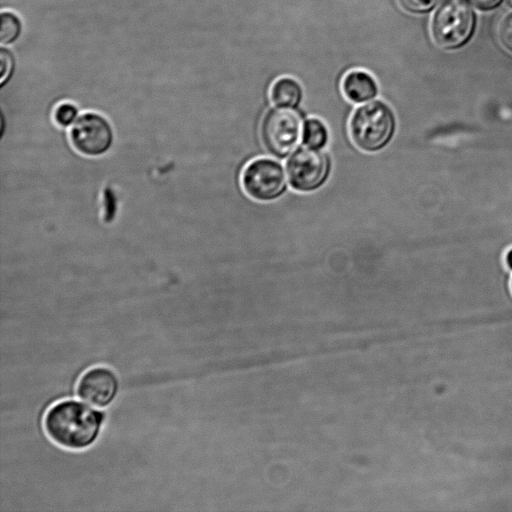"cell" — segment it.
Masks as SVG:
<instances>
[{
    "instance_id": "1",
    "label": "cell",
    "mask_w": 512,
    "mask_h": 512,
    "mask_svg": "<svg viewBox=\"0 0 512 512\" xmlns=\"http://www.w3.org/2000/svg\"><path fill=\"white\" fill-rule=\"evenodd\" d=\"M104 414L77 400H62L52 405L43 420L47 436L69 450L93 445L99 437Z\"/></svg>"
},
{
    "instance_id": "2",
    "label": "cell",
    "mask_w": 512,
    "mask_h": 512,
    "mask_svg": "<svg viewBox=\"0 0 512 512\" xmlns=\"http://www.w3.org/2000/svg\"><path fill=\"white\" fill-rule=\"evenodd\" d=\"M396 131L392 108L382 100L359 106L352 114L349 132L353 143L362 151L374 153L385 148Z\"/></svg>"
},
{
    "instance_id": "3",
    "label": "cell",
    "mask_w": 512,
    "mask_h": 512,
    "mask_svg": "<svg viewBox=\"0 0 512 512\" xmlns=\"http://www.w3.org/2000/svg\"><path fill=\"white\" fill-rule=\"evenodd\" d=\"M476 26L470 0H442L432 17L431 35L440 48L457 50L471 41Z\"/></svg>"
},
{
    "instance_id": "4",
    "label": "cell",
    "mask_w": 512,
    "mask_h": 512,
    "mask_svg": "<svg viewBox=\"0 0 512 512\" xmlns=\"http://www.w3.org/2000/svg\"><path fill=\"white\" fill-rule=\"evenodd\" d=\"M303 126L302 113L297 109L281 106L269 109L261 123L264 147L275 157H287L302 140Z\"/></svg>"
},
{
    "instance_id": "5",
    "label": "cell",
    "mask_w": 512,
    "mask_h": 512,
    "mask_svg": "<svg viewBox=\"0 0 512 512\" xmlns=\"http://www.w3.org/2000/svg\"><path fill=\"white\" fill-rule=\"evenodd\" d=\"M290 186L299 192H312L322 187L331 171V160L321 149L309 146L296 149L286 162Z\"/></svg>"
},
{
    "instance_id": "6",
    "label": "cell",
    "mask_w": 512,
    "mask_h": 512,
    "mask_svg": "<svg viewBox=\"0 0 512 512\" xmlns=\"http://www.w3.org/2000/svg\"><path fill=\"white\" fill-rule=\"evenodd\" d=\"M241 183L245 193L260 202H270L281 197L287 189V176L276 160L261 157L244 168Z\"/></svg>"
},
{
    "instance_id": "7",
    "label": "cell",
    "mask_w": 512,
    "mask_h": 512,
    "mask_svg": "<svg viewBox=\"0 0 512 512\" xmlns=\"http://www.w3.org/2000/svg\"><path fill=\"white\" fill-rule=\"evenodd\" d=\"M71 141L78 152L87 156H98L110 149L113 131L103 116L85 113L74 122Z\"/></svg>"
},
{
    "instance_id": "8",
    "label": "cell",
    "mask_w": 512,
    "mask_h": 512,
    "mask_svg": "<svg viewBox=\"0 0 512 512\" xmlns=\"http://www.w3.org/2000/svg\"><path fill=\"white\" fill-rule=\"evenodd\" d=\"M77 395L88 404L104 408L110 405L119 391L117 375L107 367H93L82 374Z\"/></svg>"
},
{
    "instance_id": "9",
    "label": "cell",
    "mask_w": 512,
    "mask_h": 512,
    "mask_svg": "<svg viewBox=\"0 0 512 512\" xmlns=\"http://www.w3.org/2000/svg\"><path fill=\"white\" fill-rule=\"evenodd\" d=\"M342 92L351 102L360 104L374 99L379 92L374 77L364 70H352L342 80Z\"/></svg>"
},
{
    "instance_id": "10",
    "label": "cell",
    "mask_w": 512,
    "mask_h": 512,
    "mask_svg": "<svg viewBox=\"0 0 512 512\" xmlns=\"http://www.w3.org/2000/svg\"><path fill=\"white\" fill-rule=\"evenodd\" d=\"M271 101L276 106L296 108L303 98V89L292 77L277 79L270 90Z\"/></svg>"
},
{
    "instance_id": "11",
    "label": "cell",
    "mask_w": 512,
    "mask_h": 512,
    "mask_svg": "<svg viewBox=\"0 0 512 512\" xmlns=\"http://www.w3.org/2000/svg\"><path fill=\"white\" fill-rule=\"evenodd\" d=\"M302 141L306 146L323 149L329 142V131L325 123L318 118L304 121Z\"/></svg>"
},
{
    "instance_id": "12",
    "label": "cell",
    "mask_w": 512,
    "mask_h": 512,
    "mask_svg": "<svg viewBox=\"0 0 512 512\" xmlns=\"http://www.w3.org/2000/svg\"><path fill=\"white\" fill-rule=\"evenodd\" d=\"M21 22L12 12L1 13L0 41L1 44H10L17 40L21 33Z\"/></svg>"
},
{
    "instance_id": "13",
    "label": "cell",
    "mask_w": 512,
    "mask_h": 512,
    "mask_svg": "<svg viewBox=\"0 0 512 512\" xmlns=\"http://www.w3.org/2000/svg\"><path fill=\"white\" fill-rule=\"evenodd\" d=\"M78 109L69 102L59 104L54 112L55 122L62 127L70 126L77 120Z\"/></svg>"
},
{
    "instance_id": "14",
    "label": "cell",
    "mask_w": 512,
    "mask_h": 512,
    "mask_svg": "<svg viewBox=\"0 0 512 512\" xmlns=\"http://www.w3.org/2000/svg\"><path fill=\"white\" fill-rule=\"evenodd\" d=\"M399 6L411 14L431 12L441 0H397Z\"/></svg>"
},
{
    "instance_id": "15",
    "label": "cell",
    "mask_w": 512,
    "mask_h": 512,
    "mask_svg": "<svg viewBox=\"0 0 512 512\" xmlns=\"http://www.w3.org/2000/svg\"><path fill=\"white\" fill-rule=\"evenodd\" d=\"M498 35L502 45L512 53V12L502 19Z\"/></svg>"
},
{
    "instance_id": "16",
    "label": "cell",
    "mask_w": 512,
    "mask_h": 512,
    "mask_svg": "<svg viewBox=\"0 0 512 512\" xmlns=\"http://www.w3.org/2000/svg\"><path fill=\"white\" fill-rule=\"evenodd\" d=\"M0 62H1V83L3 84L4 81L8 78L11 70H12V57L8 51H5L4 49L1 50L0 53Z\"/></svg>"
},
{
    "instance_id": "17",
    "label": "cell",
    "mask_w": 512,
    "mask_h": 512,
    "mask_svg": "<svg viewBox=\"0 0 512 512\" xmlns=\"http://www.w3.org/2000/svg\"><path fill=\"white\" fill-rule=\"evenodd\" d=\"M504 0H472L474 6L484 12L493 11L500 7Z\"/></svg>"
},
{
    "instance_id": "18",
    "label": "cell",
    "mask_w": 512,
    "mask_h": 512,
    "mask_svg": "<svg viewBox=\"0 0 512 512\" xmlns=\"http://www.w3.org/2000/svg\"><path fill=\"white\" fill-rule=\"evenodd\" d=\"M504 263L508 270L512 271V247L504 255Z\"/></svg>"
},
{
    "instance_id": "19",
    "label": "cell",
    "mask_w": 512,
    "mask_h": 512,
    "mask_svg": "<svg viewBox=\"0 0 512 512\" xmlns=\"http://www.w3.org/2000/svg\"><path fill=\"white\" fill-rule=\"evenodd\" d=\"M506 3H507L510 7H512V0H506Z\"/></svg>"
},
{
    "instance_id": "20",
    "label": "cell",
    "mask_w": 512,
    "mask_h": 512,
    "mask_svg": "<svg viewBox=\"0 0 512 512\" xmlns=\"http://www.w3.org/2000/svg\"><path fill=\"white\" fill-rule=\"evenodd\" d=\"M511 291H512V280H511Z\"/></svg>"
}]
</instances>
